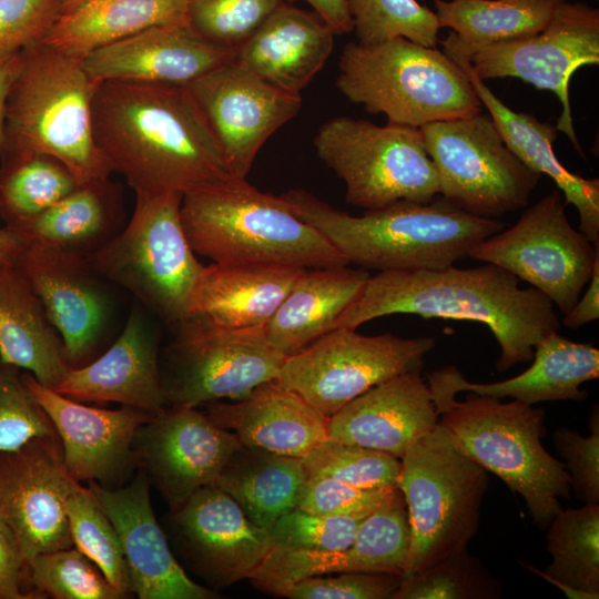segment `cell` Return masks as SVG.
<instances>
[{
  "label": "cell",
  "mask_w": 599,
  "mask_h": 599,
  "mask_svg": "<svg viewBox=\"0 0 599 599\" xmlns=\"http://www.w3.org/2000/svg\"><path fill=\"white\" fill-rule=\"evenodd\" d=\"M567 0H433L448 57L468 59L476 50L541 31Z\"/></svg>",
  "instance_id": "36"
},
{
  "label": "cell",
  "mask_w": 599,
  "mask_h": 599,
  "mask_svg": "<svg viewBox=\"0 0 599 599\" xmlns=\"http://www.w3.org/2000/svg\"><path fill=\"white\" fill-rule=\"evenodd\" d=\"M22 378L52 422L73 479L115 488L136 467L134 437L153 415L123 405L118 409L88 406L40 384L28 372H22Z\"/></svg>",
  "instance_id": "21"
},
{
  "label": "cell",
  "mask_w": 599,
  "mask_h": 599,
  "mask_svg": "<svg viewBox=\"0 0 599 599\" xmlns=\"http://www.w3.org/2000/svg\"><path fill=\"white\" fill-rule=\"evenodd\" d=\"M364 517L314 514L295 507L271 527L273 545L307 551H342Z\"/></svg>",
  "instance_id": "47"
},
{
  "label": "cell",
  "mask_w": 599,
  "mask_h": 599,
  "mask_svg": "<svg viewBox=\"0 0 599 599\" xmlns=\"http://www.w3.org/2000/svg\"><path fill=\"white\" fill-rule=\"evenodd\" d=\"M419 130L440 197L490 219L527 206L541 175L511 152L489 114L436 121Z\"/></svg>",
  "instance_id": "12"
},
{
  "label": "cell",
  "mask_w": 599,
  "mask_h": 599,
  "mask_svg": "<svg viewBox=\"0 0 599 599\" xmlns=\"http://www.w3.org/2000/svg\"><path fill=\"white\" fill-rule=\"evenodd\" d=\"M241 446L196 407L169 406L138 429L133 451L136 467L173 510L213 484Z\"/></svg>",
  "instance_id": "17"
},
{
  "label": "cell",
  "mask_w": 599,
  "mask_h": 599,
  "mask_svg": "<svg viewBox=\"0 0 599 599\" xmlns=\"http://www.w3.org/2000/svg\"><path fill=\"white\" fill-rule=\"evenodd\" d=\"M501 582L467 548L403 575L392 599H497Z\"/></svg>",
  "instance_id": "41"
},
{
  "label": "cell",
  "mask_w": 599,
  "mask_h": 599,
  "mask_svg": "<svg viewBox=\"0 0 599 599\" xmlns=\"http://www.w3.org/2000/svg\"><path fill=\"white\" fill-rule=\"evenodd\" d=\"M98 84L84 70L82 59L42 41L21 51L7 99L3 153L51 155L79 184L109 179L112 171L92 132Z\"/></svg>",
  "instance_id": "5"
},
{
  "label": "cell",
  "mask_w": 599,
  "mask_h": 599,
  "mask_svg": "<svg viewBox=\"0 0 599 599\" xmlns=\"http://www.w3.org/2000/svg\"><path fill=\"white\" fill-rule=\"evenodd\" d=\"M91 120L95 145L135 194L184 195L235 177L187 85L100 82Z\"/></svg>",
  "instance_id": "1"
},
{
  "label": "cell",
  "mask_w": 599,
  "mask_h": 599,
  "mask_svg": "<svg viewBox=\"0 0 599 599\" xmlns=\"http://www.w3.org/2000/svg\"><path fill=\"white\" fill-rule=\"evenodd\" d=\"M395 488L361 489L329 477L307 476L296 507L321 515L366 517Z\"/></svg>",
  "instance_id": "49"
},
{
  "label": "cell",
  "mask_w": 599,
  "mask_h": 599,
  "mask_svg": "<svg viewBox=\"0 0 599 599\" xmlns=\"http://www.w3.org/2000/svg\"><path fill=\"white\" fill-rule=\"evenodd\" d=\"M582 292L573 307L565 314L562 323L566 327L576 329L599 318V260Z\"/></svg>",
  "instance_id": "53"
},
{
  "label": "cell",
  "mask_w": 599,
  "mask_h": 599,
  "mask_svg": "<svg viewBox=\"0 0 599 599\" xmlns=\"http://www.w3.org/2000/svg\"><path fill=\"white\" fill-rule=\"evenodd\" d=\"M21 52L0 57V155L6 148V108L11 84L20 65Z\"/></svg>",
  "instance_id": "55"
},
{
  "label": "cell",
  "mask_w": 599,
  "mask_h": 599,
  "mask_svg": "<svg viewBox=\"0 0 599 599\" xmlns=\"http://www.w3.org/2000/svg\"><path fill=\"white\" fill-rule=\"evenodd\" d=\"M531 362L521 374L494 383L468 382L456 366H447L427 375L428 387L435 394L473 392L535 405L556 400L582 402L588 393L580 386L599 377L598 348L568 339L558 332L538 343Z\"/></svg>",
  "instance_id": "26"
},
{
  "label": "cell",
  "mask_w": 599,
  "mask_h": 599,
  "mask_svg": "<svg viewBox=\"0 0 599 599\" xmlns=\"http://www.w3.org/2000/svg\"><path fill=\"white\" fill-rule=\"evenodd\" d=\"M280 196L300 219L318 230L348 264L379 272L454 265L506 225L467 213L437 196L427 203L398 201L359 216L337 210L301 189Z\"/></svg>",
  "instance_id": "3"
},
{
  "label": "cell",
  "mask_w": 599,
  "mask_h": 599,
  "mask_svg": "<svg viewBox=\"0 0 599 599\" xmlns=\"http://www.w3.org/2000/svg\"><path fill=\"white\" fill-rule=\"evenodd\" d=\"M75 481L58 436L0 453V518L13 531L27 562L39 554L73 547L65 502Z\"/></svg>",
  "instance_id": "16"
},
{
  "label": "cell",
  "mask_w": 599,
  "mask_h": 599,
  "mask_svg": "<svg viewBox=\"0 0 599 599\" xmlns=\"http://www.w3.org/2000/svg\"><path fill=\"white\" fill-rule=\"evenodd\" d=\"M235 55L236 50L202 39L186 23H175L151 27L94 50L82 59V65L97 83L189 85Z\"/></svg>",
  "instance_id": "23"
},
{
  "label": "cell",
  "mask_w": 599,
  "mask_h": 599,
  "mask_svg": "<svg viewBox=\"0 0 599 599\" xmlns=\"http://www.w3.org/2000/svg\"><path fill=\"white\" fill-rule=\"evenodd\" d=\"M205 415L244 446L303 458L328 439L327 418L277 379L236 403H207Z\"/></svg>",
  "instance_id": "27"
},
{
  "label": "cell",
  "mask_w": 599,
  "mask_h": 599,
  "mask_svg": "<svg viewBox=\"0 0 599 599\" xmlns=\"http://www.w3.org/2000/svg\"><path fill=\"white\" fill-rule=\"evenodd\" d=\"M336 87L351 102L389 123L425 124L468 118L483 104L465 71L444 51L403 37L347 43L339 55Z\"/></svg>",
  "instance_id": "7"
},
{
  "label": "cell",
  "mask_w": 599,
  "mask_h": 599,
  "mask_svg": "<svg viewBox=\"0 0 599 599\" xmlns=\"http://www.w3.org/2000/svg\"><path fill=\"white\" fill-rule=\"evenodd\" d=\"M555 190L527 207L508 229L476 245L469 257L499 266L541 292L567 314L586 288L599 246L576 230Z\"/></svg>",
  "instance_id": "14"
},
{
  "label": "cell",
  "mask_w": 599,
  "mask_h": 599,
  "mask_svg": "<svg viewBox=\"0 0 599 599\" xmlns=\"http://www.w3.org/2000/svg\"><path fill=\"white\" fill-rule=\"evenodd\" d=\"M368 277L347 265L303 270L264 327L270 344L287 357L335 329Z\"/></svg>",
  "instance_id": "32"
},
{
  "label": "cell",
  "mask_w": 599,
  "mask_h": 599,
  "mask_svg": "<svg viewBox=\"0 0 599 599\" xmlns=\"http://www.w3.org/2000/svg\"><path fill=\"white\" fill-rule=\"evenodd\" d=\"M124 225L122 193L109 177L80 184L43 212L6 226L22 244L88 257Z\"/></svg>",
  "instance_id": "30"
},
{
  "label": "cell",
  "mask_w": 599,
  "mask_h": 599,
  "mask_svg": "<svg viewBox=\"0 0 599 599\" xmlns=\"http://www.w3.org/2000/svg\"><path fill=\"white\" fill-rule=\"evenodd\" d=\"M264 327H225L196 313L174 324V338L160 359L167 405L237 400L276 379L286 356L270 344Z\"/></svg>",
  "instance_id": "11"
},
{
  "label": "cell",
  "mask_w": 599,
  "mask_h": 599,
  "mask_svg": "<svg viewBox=\"0 0 599 599\" xmlns=\"http://www.w3.org/2000/svg\"><path fill=\"white\" fill-rule=\"evenodd\" d=\"M333 30L335 34L353 31L348 0H304Z\"/></svg>",
  "instance_id": "54"
},
{
  "label": "cell",
  "mask_w": 599,
  "mask_h": 599,
  "mask_svg": "<svg viewBox=\"0 0 599 599\" xmlns=\"http://www.w3.org/2000/svg\"><path fill=\"white\" fill-rule=\"evenodd\" d=\"M171 530L192 569L215 588L248 579L273 545L270 531L213 484L171 510Z\"/></svg>",
  "instance_id": "20"
},
{
  "label": "cell",
  "mask_w": 599,
  "mask_h": 599,
  "mask_svg": "<svg viewBox=\"0 0 599 599\" xmlns=\"http://www.w3.org/2000/svg\"><path fill=\"white\" fill-rule=\"evenodd\" d=\"M552 561L544 571L527 567L571 599L599 598V504L559 508L546 527Z\"/></svg>",
  "instance_id": "38"
},
{
  "label": "cell",
  "mask_w": 599,
  "mask_h": 599,
  "mask_svg": "<svg viewBox=\"0 0 599 599\" xmlns=\"http://www.w3.org/2000/svg\"><path fill=\"white\" fill-rule=\"evenodd\" d=\"M410 550V524L400 489L364 517L352 544L342 551H312L313 577L337 572H383L403 576Z\"/></svg>",
  "instance_id": "37"
},
{
  "label": "cell",
  "mask_w": 599,
  "mask_h": 599,
  "mask_svg": "<svg viewBox=\"0 0 599 599\" xmlns=\"http://www.w3.org/2000/svg\"><path fill=\"white\" fill-rule=\"evenodd\" d=\"M84 1H87V0H61V12H60V14L67 13V12H69L71 10H73L74 8H77L78 6L83 3Z\"/></svg>",
  "instance_id": "57"
},
{
  "label": "cell",
  "mask_w": 599,
  "mask_h": 599,
  "mask_svg": "<svg viewBox=\"0 0 599 599\" xmlns=\"http://www.w3.org/2000/svg\"><path fill=\"white\" fill-rule=\"evenodd\" d=\"M80 185L55 158L35 152L0 155V215L6 225L34 216Z\"/></svg>",
  "instance_id": "39"
},
{
  "label": "cell",
  "mask_w": 599,
  "mask_h": 599,
  "mask_svg": "<svg viewBox=\"0 0 599 599\" xmlns=\"http://www.w3.org/2000/svg\"><path fill=\"white\" fill-rule=\"evenodd\" d=\"M306 478L302 458L242 445L213 485L230 495L253 524L270 530L297 506Z\"/></svg>",
  "instance_id": "35"
},
{
  "label": "cell",
  "mask_w": 599,
  "mask_h": 599,
  "mask_svg": "<svg viewBox=\"0 0 599 599\" xmlns=\"http://www.w3.org/2000/svg\"><path fill=\"white\" fill-rule=\"evenodd\" d=\"M181 220L195 254L215 264L302 268L348 264L280 195L261 192L246 179L233 177L184 194Z\"/></svg>",
  "instance_id": "4"
},
{
  "label": "cell",
  "mask_w": 599,
  "mask_h": 599,
  "mask_svg": "<svg viewBox=\"0 0 599 599\" xmlns=\"http://www.w3.org/2000/svg\"><path fill=\"white\" fill-rule=\"evenodd\" d=\"M65 511L73 547L99 567L122 598L130 597L131 579L118 534L92 491L75 481Z\"/></svg>",
  "instance_id": "40"
},
{
  "label": "cell",
  "mask_w": 599,
  "mask_h": 599,
  "mask_svg": "<svg viewBox=\"0 0 599 599\" xmlns=\"http://www.w3.org/2000/svg\"><path fill=\"white\" fill-rule=\"evenodd\" d=\"M58 436L49 416L22 378V370L0 362V453L28 441Z\"/></svg>",
  "instance_id": "46"
},
{
  "label": "cell",
  "mask_w": 599,
  "mask_h": 599,
  "mask_svg": "<svg viewBox=\"0 0 599 599\" xmlns=\"http://www.w3.org/2000/svg\"><path fill=\"white\" fill-rule=\"evenodd\" d=\"M590 435L569 428L554 433V444L565 460L570 489L583 504H599V410L596 405L589 418Z\"/></svg>",
  "instance_id": "48"
},
{
  "label": "cell",
  "mask_w": 599,
  "mask_h": 599,
  "mask_svg": "<svg viewBox=\"0 0 599 599\" xmlns=\"http://www.w3.org/2000/svg\"><path fill=\"white\" fill-rule=\"evenodd\" d=\"M437 423L428 384L420 373L412 372L372 387L342 407L328 418L327 436L402 458Z\"/></svg>",
  "instance_id": "25"
},
{
  "label": "cell",
  "mask_w": 599,
  "mask_h": 599,
  "mask_svg": "<svg viewBox=\"0 0 599 599\" xmlns=\"http://www.w3.org/2000/svg\"><path fill=\"white\" fill-rule=\"evenodd\" d=\"M182 197L177 193L135 194L129 222L87 257L98 275L130 292L170 326L187 315L205 267L183 229Z\"/></svg>",
  "instance_id": "9"
},
{
  "label": "cell",
  "mask_w": 599,
  "mask_h": 599,
  "mask_svg": "<svg viewBox=\"0 0 599 599\" xmlns=\"http://www.w3.org/2000/svg\"><path fill=\"white\" fill-rule=\"evenodd\" d=\"M231 173L246 179L264 143L301 110V95L266 83L235 60L187 85Z\"/></svg>",
  "instance_id": "19"
},
{
  "label": "cell",
  "mask_w": 599,
  "mask_h": 599,
  "mask_svg": "<svg viewBox=\"0 0 599 599\" xmlns=\"http://www.w3.org/2000/svg\"><path fill=\"white\" fill-rule=\"evenodd\" d=\"M0 362L55 388L71 368L63 341L14 263L0 261Z\"/></svg>",
  "instance_id": "31"
},
{
  "label": "cell",
  "mask_w": 599,
  "mask_h": 599,
  "mask_svg": "<svg viewBox=\"0 0 599 599\" xmlns=\"http://www.w3.org/2000/svg\"><path fill=\"white\" fill-rule=\"evenodd\" d=\"M454 60L467 74L481 104L488 110L498 132L511 152L531 171L549 176L579 215V231L599 246V180L585 179L568 171L554 152L556 125L539 121L534 114L507 106L473 71L466 58Z\"/></svg>",
  "instance_id": "29"
},
{
  "label": "cell",
  "mask_w": 599,
  "mask_h": 599,
  "mask_svg": "<svg viewBox=\"0 0 599 599\" xmlns=\"http://www.w3.org/2000/svg\"><path fill=\"white\" fill-rule=\"evenodd\" d=\"M27 565L28 580L41 598L122 599L99 567L75 547L39 554Z\"/></svg>",
  "instance_id": "43"
},
{
  "label": "cell",
  "mask_w": 599,
  "mask_h": 599,
  "mask_svg": "<svg viewBox=\"0 0 599 599\" xmlns=\"http://www.w3.org/2000/svg\"><path fill=\"white\" fill-rule=\"evenodd\" d=\"M314 146L345 183L347 203L365 211L398 201L427 203L439 194L437 172L417 128L337 116L318 129Z\"/></svg>",
  "instance_id": "10"
},
{
  "label": "cell",
  "mask_w": 599,
  "mask_h": 599,
  "mask_svg": "<svg viewBox=\"0 0 599 599\" xmlns=\"http://www.w3.org/2000/svg\"><path fill=\"white\" fill-rule=\"evenodd\" d=\"M61 12V0H0V57L43 41Z\"/></svg>",
  "instance_id": "51"
},
{
  "label": "cell",
  "mask_w": 599,
  "mask_h": 599,
  "mask_svg": "<svg viewBox=\"0 0 599 599\" xmlns=\"http://www.w3.org/2000/svg\"><path fill=\"white\" fill-rule=\"evenodd\" d=\"M58 393L79 402L118 403L153 416L167 407L159 338L145 314L133 308L112 345L89 363L71 367Z\"/></svg>",
  "instance_id": "24"
},
{
  "label": "cell",
  "mask_w": 599,
  "mask_h": 599,
  "mask_svg": "<svg viewBox=\"0 0 599 599\" xmlns=\"http://www.w3.org/2000/svg\"><path fill=\"white\" fill-rule=\"evenodd\" d=\"M22 243L7 226L0 229V261L14 263Z\"/></svg>",
  "instance_id": "56"
},
{
  "label": "cell",
  "mask_w": 599,
  "mask_h": 599,
  "mask_svg": "<svg viewBox=\"0 0 599 599\" xmlns=\"http://www.w3.org/2000/svg\"><path fill=\"white\" fill-rule=\"evenodd\" d=\"M112 522L129 569L132 592L140 599H214L217 593L193 581L173 556L159 525L142 470L124 487L88 481Z\"/></svg>",
  "instance_id": "22"
},
{
  "label": "cell",
  "mask_w": 599,
  "mask_h": 599,
  "mask_svg": "<svg viewBox=\"0 0 599 599\" xmlns=\"http://www.w3.org/2000/svg\"><path fill=\"white\" fill-rule=\"evenodd\" d=\"M26 578L28 579V565L20 544L10 527L0 518V599L31 598L21 589Z\"/></svg>",
  "instance_id": "52"
},
{
  "label": "cell",
  "mask_w": 599,
  "mask_h": 599,
  "mask_svg": "<svg viewBox=\"0 0 599 599\" xmlns=\"http://www.w3.org/2000/svg\"><path fill=\"white\" fill-rule=\"evenodd\" d=\"M400 460L397 487L410 524L407 575L467 548L479 527L489 479L438 423Z\"/></svg>",
  "instance_id": "8"
},
{
  "label": "cell",
  "mask_w": 599,
  "mask_h": 599,
  "mask_svg": "<svg viewBox=\"0 0 599 599\" xmlns=\"http://www.w3.org/2000/svg\"><path fill=\"white\" fill-rule=\"evenodd\" d=\"M435 345L433 337L367 336L339 327L287 356L276 379L328 419L372 387L420 373Z\"/></svg>",
  "instance_id": "13"
},
{
  "label": "cell",
  "mask_w": 599,
  "mask_h": 599,
  "mask_svg": "<svg viewBox=\"0 0 599 599\" xmlns=\"http://www.w3.org/2000/svg\"><path fill=\"white\" fill-rule=\"evenodd\" d=\"M59 332L71 367L93 359L114 322L115 306L104 278L87 257L22 244L14 261Z\"/></svg>",
  "instance_id": "18"
},
{
  "label": "cell",
  "mask_w": 599,
  "mask_h": 599,
  "mask_svg": "<svg viewBox=\"0 0 599 599\" xmlns=\"http://www.w3.org/2000/svg\"><path fill=\"white\" fill-rule=\"evenodd\" d=\"M402 576L348 571L309 577L292 585L283 597L291 599H392Z\"/></svg>",
  "instance_id": "50"
},
{
  "label": "cell",
  "mask_w": 599,
  "mask_h": 599,
  "mask_svg": "<svg viewBox=\"0 0 599 599\" xmlns=\"http://www.w3.org/2000/svg\"><path fill=\"white\" fill-rule=\"evenodd\" d=\"M303 270L213 263L196 282L187 314H201L231 328L265 326Z\"/></svg>",
  "instance_id": "33"
},
{
  "label": "cell",
  "mask_w": 599,
  "mask_h": 599,
  "mask_svg": "<svg viewBox=\"0 0 599 599\" xmlns=\"http://www.w3.org/2000/svg\"><path fill=\"white\" fill-rule=\"evenodd\" d=\"M357 42L372 44L396 37L436 48V14L417 0H348Z\"/></svg>",
  "instance_id": "44"
},
{
  "label": "cell",
  "mask_w": 599,
  "mask_h": 599,
  "mask_svg": "<svg viewBox=\"0 0 599 599\" xmlns=\"http://www.w3.org/2000/svg\"><path fill=\"white\" fill-rule=\"evenodd\" d=\"M307 476L329 477L361 489L397 487L400 458L373 448L332 439L302 458Z\"/></svg>",
  "instance_id": "42"
},
{
  "label": "cell",
  "mask_w": 599,
  "mask_h": 599,
  "mask_svg": "<svg viewBox=\"0 0 599 599\" xmlns=\"http://www.w3.org/2000/svg\"><path fill=\"white\" fill-rule=\"evenodd\" d=\"M430 394L438 424L454 445L519 494L534 522L546 529L571 489L564 463L542 445L545 410L473 392L461 402L456 395Z\"/></svg>",
  "instance_id": "6"
},
{
  "label": "cell",
  "mask_w": 599,
  "mask_h": 599,
  "mask_svg": "<svg viewBox=\"0 0 599 599\" xmlns=\"http://www.w3.org/2000/svg\"><path fill=\"white\" fill-rule=\"evenodd\" d=\"M393 314L484 324L500 346L496 369L531 362L535 347L561 327L555 306L534 287H520L508 271L485 263L475 268L384 271L367 278L336 328Z\"/></svg>",
  "instance_id": "2"
},
{
  "label": "cell",
  "mask_w": 599,
  "mask_h": 599,
  "mask_svg": "<svg viewBox=\"0 0 599 599\" xmlns=\"http://www.w3.org/2000/svg\"><path fill=\"white\" fill-rule=\"evenodd\" d=\"M286 0H185L189 28L202 39L236 50Z\"/></svg>",
  "instance_id": "45"
},
{
  "label": "cell",
  "mask_w": 599,
  "mask_h": 599,
  "mask_svg": "<svg viewBox=\"0 0 599 599\" xmlns=\"http://www.w3.org/2000/svg\"><path fill=\"white\" fill-rule=\"evenodd\" d=\"M468 61L481 80L516 78L556 94L561 114L556 129L583 156L573 125L569 84L573 73L599 63V11L565 1L539 32L483 47Z\"/></svg>",
  "instance_id": "15"
},
{
  "label": "cell",
  "mask_w": 599,
  "mask_h": 599,
  "mask_svg": "<svg viewBox=\"0 0 599 599\" xmlns=\"http://www.w3.org/2000/svg\"><path fill=\"white\" fill-rule=\"evenodd\" d=\"M185 0H87L60 14L42 42L83 59L148 28L186 23Z\"/></svg>",
  "instance_id": "34"
},
{
  "label": "cell",
  "mask_w": 599,
  "mask_h": 599,
  "mask_svg": "<svg viewBox=\"0 0 599 599\" xmlns=\"http://www.w3.org/2000/svg\"><path fill=\"white\" fill-rule=\"evenodd\" d=\"M334 35L315 11L285 2L236 49L235 62L272 87L301 95L329 58Z\"/></svg>",
  "instance_id": "28"
}]
</instances>
